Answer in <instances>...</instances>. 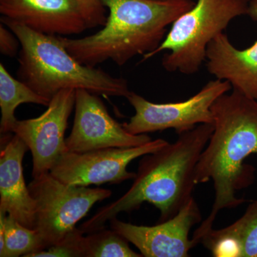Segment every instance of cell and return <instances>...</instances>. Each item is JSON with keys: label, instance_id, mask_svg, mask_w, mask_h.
I'll return each instance as SVG.
<instances>
[{"label": "cell", "instance_id": "1", "mask_svg": "<svg viewBox=\"0 0 257 257\" xmlns=\"http://www.w3.org/2000/svg\"><path fill=\"white\" fill-rule=\"evenodd\" d=\"M211 112L214 131L196 167L194 182L212 181L214 200L209 215L193 234L197 245L213 229L219 211L246 202L236 192L249 187L255 178L254 167L245 160L257 156V101L232 89L216 99Z\"/></svg>", "mask_w": 257, "mask_h": 257}, {"label": "cell", "instance_id": "2", "mask_svg": "<svg viewBox=\"0 0 257 257\" xmlns=\"http://www.w3.org/2000/svg\"><path fill=\"white\" fill-rule=\"evenodd\" d=\"M213 131V124L197 125L179 134L175 143L144 155L127 192L100 208L79 229L84 234L103 229L119 213L136 210L145 202L160 211V222L175 216L193 197L196 167Z\"/></svg>", "mask_w": 257, "mask_h": 257}, {"label": "cell", "instance_id": "3", "mask_svg": "<svg viewBox=\"0 0 257 257\" xmlns=\"http://www.w3.org/2000/svg\"><path fill=\"white\" fill-rule=\"evenodd\" d=\"M109 15L99 32L72 39L58 36L64 47L84 65L111 60L123 66L156 50L172 24L195 4L194 0H101Z\"/></svg>", "mask_w": 257, "mask_h": 257}, {"label": "cell", "instance_id": "4", "mask_svg": "<svg viewBox=\"0 0 257 257\" xmlns=\"http://www.w3.org/2000/svg\"><path fill=\"white\" fill-rule=\"evenodd\" d=\"M1 23L20 40L18 79L49 100L64 89H86L99 96L126 98L131 92L126 79L80 63L58 36L35 31L5 17Z\"/></svg>", "mask_w": 257, "mask_h": 257}, {"label": "cell", "instance_id": "5", "mask_svg": "<svg viewBox=\"0 0 257 257\" xmlns=\"http://www.w3.org/2000/svg\"><path fill=\"white\" fill-rule=\"evenodd\" d=\"M249 0H197L172 24L156 50L143 62L162 52V65L169 72L187 75L199 72L206 61L208 45L238 17L247 15Z\"/></svg>", "mask_w": 257, "mask_h": 257}, {"label": "cell", "instance_id": "6", "mask_svg": "<svg viewBox=\"0 0 257 257\" xmlns=\"http://www.w3.org/2000/svg\"><path fill=\"white\" fill-rule=\"evenodd\" d=\"M28 187L36 207L35 230L45 249L75 229L94 204L112 194L109 189L64 184L50 172L33 177Z\"/></svg>", "mask_w": 257, "mask_h": 257}, {"label": "cell", "instance_id": "7", "mask_svg": "<svg viewBox=\"0 0 257 257\" xmlns=\"http://www.w3.org/2000/svg\"><path fill=\"white\" fill-rule=\"evenodd\" d=\"M231 84L215 79L208 82L194 95L178 102H151L131 92L126 97L135 114L123 126L133 135H143L172 128L182 134L199 124H213L211 106L216 99L229 92Z\"/></svg>", "mask_w": 257, "mask_h": 257}, {"label": "cell", "instance_id": "8", "mask_svg": "<svg viewBox=\"0 0 257 257\" xmlns=\"http://www.w3.org/2000/svg\"><path fill=\"white\" fill-rule=\"evenodd\" d=\"M169 143L151 140L138 147L106 148L86 152H66L50 171L51 175L69 185L89 187L119 184L136 177L127 166L135 159L154 153Z\"/></svg>", "mask_w": 257, "mask_h": 257}, {"label": "cell", "instance_id": "9", "mask_svg": "<svg viewBox=\"0 0 257 257\" xmlns=\"http://www.w3.org/2000/svg\"><path fill=\"white\" fill-rule=\"evenodd\" d=\"M76 90L64 89L52 97L47 110L33 119L18 120L12 133L18 135L32 155V177L50 172L67 152L65 132L75 105Z\"/></svg>", "mask_w": 257, "mask_h": 257}, {"label": "cell", "instance_id": "10", "mask_svg": "<svg viewBox=\"0 0 257 257\" xmlns=\"http://www.w3.org/2000/svg\"><path fill=\"white\" fill-rule=\"evenodd\" d=\"M73 127L66 138L67 152L138 147L151 141L147 134L133 135L113 119L99 95L77 89Z\"/></svg>", "mask_w": 257, "mask_h": 257}, {"label": "cell", "instance_id": "11", "mask_svg": "<svg viewBox=\"0 0 257 257\" xmlns=\"http://www.w3.org/2000/svg\"><path fill=\"white\" fill-rule=\"evenodd\" d=\"M202 221V214L194 197L168 220L155 226H140L113 218L111 229L133 243L145 257H187L197 246L189 239L190 230Z\"/></svg>", "mask_w": 257, "mask_h": 257}, {"label": "cell", "instance_id": "12", "mask_svg": "<svg viewBox=\"0 0 257 257\" xmlns=\"http://www.w3.org/2000/svg\"><path fill=\"white\" fill-rule=\"evenodd\" d=\"M0 13L47 35L67 37L89 28L75 0H0Z\"/></svg>", "mask_w": 257, "mask_h": 257}, {"label": "cell", "instance_id": "13", "mask_svg": "<svg viewBox=\"0 0 257 257\" xmlns=\"http://www.w3.org/2000/svg\"><path fill=\"white\" fill-rule=\"evenodd\" d=\"M2 134L0 210L35 229L36 207L23 175V160L29 148L18 135Z\"/></svg>", "mask_w": 257, "mask_h": 257}, {"label": "cell", "instance_id": "14", "mask_svg": "<svg viewBox=\"0 0 257 257\" xmlns=\"http://www.w3.org/2000/svg\"><path fill=\"white\" fill-rule=\"evenodd\" d=\"M206 61L208 72L216 79L229 82L233 90L257 101V40L239 50L222 32L208 45Z\"/></svg>", "mask_w": 257, "mask_h": 257}, {"label": "cell", "instance_id": "15", "mask_svg": "<svg viewBox=\"0 0 257 257\" xmlns=\"http://www.w3.org/2000/svg\"><path fill=\"white\" fill-rule=\"evenodd\" d=\"M201 243L213 256L257 257V201L242 216L220 229L213 228Z\"/></svg>", "mask_w": 257, "mask_h": 257}, {"label": "cell", "instance_id": "16", "mask_svg": "<svg viewBox=\"0 0 257 257\" xmlns=\"http://www.w3.org/2000/svg\"><path fill=\"white\" fill-rule=\"evenodd\" d=\"M50 100L36 92L20 79H15L0 64V108H1V134L12 133L18 119L15 111L20 104L32 103L48 106Z\"/></svg>", "mask_w": 257, "mask_h": 257}, {"label": "cell", "instance_id": "17", "mask_svg": "<svg viewBox=\"0 0 257 257\" xmlns=\"http://www.w3.org/2000/svg\"><path fill=\"white\" fill-rule=\"evenodd\" d=\"M0 227L4 230L5 237V246L0 251L1 257H25L30 253L45 249L41 238L35 229L26 227L2 210Z\"/></svg>", "mask_w": 257, "mask_h": 257}, {"label": "cell", "instance_id": "18", "mask_svg": "<svg viewBox=\"0 0 257 257\" xmlns=\"http://www.w3.org/2000/svg\"><path fill=\"white\" fill-rule=\"evenodd\" d=\"M114 230L103 228L85 236V257H142Z\"/></svg>", "mask_w": 257, "mask_h": 257}, {"label": "cell", "instance_id": "19", "mask_svg": "<svg viewBox=\"0 0 257 257\" xmlns=\"http://www.w3.org/2000/svg\"><path fill=\"white\" fill-rule=\"evenodd\" d=\"M25 257H85V236L76 227L57 244Z\"/></svg>", "mask_w": 257, "mask_h": 257}, {"label": "cell", "instance_id": "20", "mask_svg": "<svg viewBox=\"0 0 257 257\" xmlns=\"http://www.w3.org/2000/svg\"><path fill=\"white\" fill-rule=\"evenodd\" d=\"M88 28H93L98 26H104L107 16L106 15V8L101 0H75Z\"/></svg>", "mask_w": 257, "mask_h": 257}, {"label": "cell", "instance_id": "21", "mask_svg": "<svg viewBox=\"0 0 257 257\" xmlns=\"http://www.w3.org/2000/svg\"><path fill=\"white\" fill-rule=\"evenodd\" d=\"M20 46L16 35L4 24L0 25V52L2 55L13 57L18 54Z\"/></svg>", "mask_w": 257, "mask_h": 257}, {"label": "cell", "instance_id": "22", "mask_svg": "<svg viewBox=\"0 0 257 257\" xmlns=\"http://www.w3.org/2000/svg\"><path fill=\"white\" fill-rule=\"evenodd\" d=\"M247 15L253 21L257 22V0H249Z\"/></svg>", "mask_w": 257, "mask_h": 257}]
</instances>
